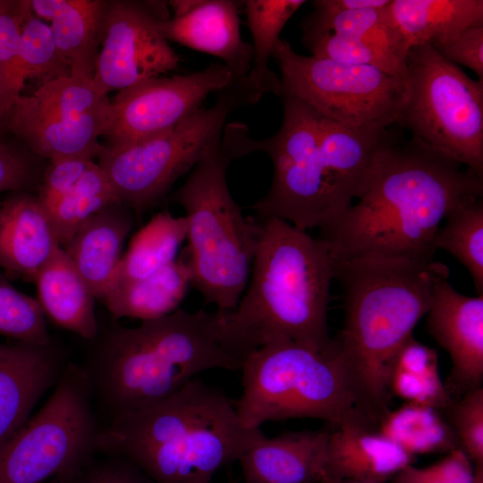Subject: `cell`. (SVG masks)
I'll list each match as a JSON object with an SVG mask.
<instances>
[{"mask_svg":"<svg viewBox=\"0 0 483 483\" xmlns=\"http://www.w3.org/2000/svg\"><path fill=\"white\" fill-rule=\"evenodd\" d=\"M411 138L393 132L367 191L319 228L334 261L379 255L432 260L448 213L483 195V178Z\"/></svg>","mask_w":483,"mask_h":483,"instance_id":"6da1fadb","label":"cell"},{"mask_svg":"<svg viewBox=\"0 0 483 483\" xmlns=\"http://www.w3.org/2000/svg\"><path fill=\"white\" fill-rule=\"evenodd\" d=\"M441 262L368 255L334 261L343 323L334 339L354 407L377 425L390 410L394 359L430 307Z\"/></svg>","mask_w":483,"mask_h":483,"instance_id":"7a4b0ae2","label":"cell"},{"mask_svg":"<svg viewBox=\"0 0 483 483\" xmlns=\"http://www.w3.org/2000/svg\"><path fill=\"white\" fill-rule=\"evenodd\" d=\"M258 220L262 233L250 285L233 310L219 311L221 344L241 362L276 342L331 348L334 261L326 244L283 219Z\"/></svg>","mask_w":483,"mask_h":483,"instance_id":"3957f363","label":"cell"},{"mask_svg":"<svg viewBox=\"0 0 483 483\" xmlns=\"http://www.w3.org/2000/svg\"><path fill=\"white\" fill-rule=\"evenodd\" d=\"M221 313L175 311L135 327L114 326L81 366L95 406L111 420L156 405L204 371H237L220 342Z\"/></svg>","mask_w":483,"mask_h":483,"instance_id":"277c9868","label":"cell"},{"mask_svg":"<svg viewBox=\"0 0 483 483\" xmlns=\"http://www.w3.org/2000/svg\"><path fill=\"white\" fill-rule=\"evenodd\" d=\"M263 436L242 425L223 391L196 377L156 405L109 420L97 453L129 460L154 483H209Z\"/></svg>","mask_w":483,"mask_h":483,"instance_id":"5b68a950","label":"cell"},{"mask_svg":"<svg viewBox=\"0 0 483 483\" xmlns=\"http://www.w3.org/2000/svg\"><path fill=\"white\" fill-rule=\"evenodd\" d=\"M283 122L270 138L256 140L239 123L226 124L222 148L230 160L267 154L274 174L268 191L253 206L258 219L279 218L307 231L327 225L360 198V191L321 140L319 114L302 101L281 96Z\"/></svg>","mask_w":483,"mask_h":483,"instance_id":"8992f818","label":"cell"},{"mask_svg":"<svg viewBox=\"0 0 483 483\" xmlns=\"http://www.w3.org/2000/svg\"><path fill=\"white\" fill-rule=\"evenodd\" d=\"M221 139L222 133L212 140L172 199L185 211L187 245L182 251L191 285L206 303L225 313L237 306L248 284L262 226L258 219L245 217L231 195V160Z\"/></svg>","mask_w":483,"mask_h":483,"instance_id":"52a82bcc","label":"cell"},{"mask_svg":"<svg viewBox=\"0 0 483 483\" xmlns=\"http://www.w3.org/2000/svg\"><path fill=\"white\" fill-rule=\"evenodd\" d=\"M240 370L242 393L234 404L249 428L295 418L335 423L354 407L335 341L326 350L273 343L250 353Z\"/></svg>","mask_w":483,"mask_h":483,"instance_id":"ba28073f","label":"cell"},{"mask_svg":"<svg viewBox=\"0 0 483 483\" xmlns=\"http://www.w3.org/2000/svg\"><path fill=\"white\" fill-rule=\"evenodd\" d=\"M263 93L248 76L233 80L216 92L215 104L200 108L176 126L122 148L103 145L98 165L118 200L141 214L155 207L174 183L196 165L228 116L254 105Z\"/></svg>","mask_w":483,"mask_h":483,"instance_id":"9c48e42d","label":"cell"},{"mask_svg":"<svg viewBox=\"0 0 483 483\" xmlns=\"http://www.w3.org/2000/svg\"><path fill=\"white\" fill-rule=\"evenodd\" d=\"M404 83L398 124L483 178V80L470 78L432 46L419 45L408 50Z\"/></svg>","mask_w":483,"mask_h":483,"instance_id":"30bf717a","label":"cell"},{"mask_svg":"<svg viewBox=\"0 0 483 483\" xmlns=\"http://www.w3.org/2000/svg\"><path fill=\"white\" fill-rule=\"evenodd\" d=\"M41 409L0 450V483H46L82 470L101 431L81 366L68 362Z\"/></svg>","mask_w":483,"mask_h":483,"instance_id":"8fae6325","label":"cell"},{"mask_svg":"<svg viewBox=\"0 0 483 483\" xmlns=\"http://www.w3.org/2000/svg\"><path fill=\"white\" fill-rule=\"evenodd\" d=\"M273 57L281 71L279 97H293L346 126L398 124L406 101L402 80L375 67L302 55L284 39Z\"/></svg>","mask_w":483,"mask_h":483,"instance_id":"7c38bea8","label":"cell"},{"mask_svg":"<svg viewBox=\"0 0 483 483\" xmlns=\"http://www.w3.org/2000/svg\"><path fill=\"white\" fill-rule=\"evenodd\" d=\"M109 105L93 80L62 77L21 95L4 125L37 156L93 160L103 148Z\"/></svg>","mask_w":483,"mask_h":483,"instance_id":"4fadbf2b","label":"cell"},{"mask_svg":"<svg viewBox=\"0 0 483 483\" xmlns=\"http://www.w3.org/2000/svg\"><path fill=\"white\" fill-rule=\"evenodd\" d=\"M171 16L167 2L103 1L93 82L107 95L178 67L180 58L159 25Z\"/></svg>","mask_w":483,"mask_h":483,"instance_id":"5bb4252c","label":"cell"},{"mask_svg":"<svg viewBox=\"0 0 483 483\" xmlns=\"http://www.w3.org/2000/svg\"><path fill=\"white\" fill-rule=\"evenodd\" d=\"M233 78L222 63L173 77H153L118 90L110 101L102 138L106 147L122 148L164 132L200 108L212 92Z\"/></svg>","mask_w":483,"mask_h":483,"instance_id":"9a60e30c","label":"cell"},{"mask_svg":"<svg viewBox=\"0 0 483 483\" xmlns=\"http://www.w3.org/2000/svg\"><path fill=\"white\" fill-rule=\"evenodd\" d=\"M426 315L428 333L452 361L445 384L450 395L461 396L482 386L483 295H463L449 284L448 278H443L433 288Z\"/></svg>","mask_w":483,"mask_h":483,"instance_id":"2e32d148","label":"cell"},{"mask_svg":"<svg viewBox=\"0 0 483 483\" xmlns=\"http://www.w3.org/2000/svg\"><path fill=\"white\" fill-rule=\"evenodd\" d=\"M232 0H172L173 15L159 29L167 39L214 55L233 77L247 76L251 69L252 46L240 32L238 6Z\"/></svg>","mask_w":483,"mask_h":483,"instance_id":"e0dca14e","label":"cell"},{"mask_svg":"<svg viewBox=\"0 0 483 483\" xmlns=\"http://www.w3.org/2000/svg\"><path fill=\"white\" fill-rule=\"evenodd\" d=\"M326 429L324 479L385 483L413 462L355 407Z\"/></svg>","mask_w":483,"mask_h":483,"instance_id":"ac0fdd59","label":"cell"},{"mask_svg":"<svg viewBox=\"0 0 483 483\" xmlns=\"http://www.w3.org/2000/svg\"><path fill=\"white\" fill-rule=\"evenodd\" d=\"M68 362L54 343H0V450L30 419L41 396L55 386Z\"/></svg>","mask_w":483,"mask_h":483,"instance_id":"d6986e66","label":"cell"},{"mask_svg":"<svg viewBox=\"0 0 483 483\" xmlns=\"http://www.w3.org/2000/svg\"><path fill=\"white\" fill-rule=\"evenodd\" d=\"M326 439V428L263 436L238 460L244 483H320Z\"/></svg>","mask_w":483,"mask_h":483,"instance_id":"ffe728a7","label":"cell"},{"mask_svg":"<svg viewBox=\"0 0 483 483\" xmlns=\"http://www.w3.org/2000/svg\"><path fill=\"white\" fill-rule=\"evenodd\" d=\"M60 246L38 197L17 193L0 204V267L7 273L33 281Z\"/></svg>","mask_w":483,"mask_h":483,"instance_id":"44dd1931","label":"cell"},{"mask_svg":"<svg viewBox=\"0 0 483 483\" xmlns=\"http://www.w3.org/2000/svg\"><path fill=\"white\" fill-rule=\"evenodd\" d=\"M133 215L122 202L109 205L62 246L96 299L101 300L111 284L133 226Z\"/></svg>","mask_w":483,"mask_h":483,"instance_id":"7402d4cb","label":"cell"},{"mask_svg":"<svg viewBox=\"0 0 483 483\" xmlns=\"http://www.w3.org/2000/svg\"><path fill=\"white\" fill-rule=\"evenodd\" d=\"M38 301L57 326L92 341L98 332L90 288L60 246L33 278Z\"/></svg>","mask_w":483,"mask_h":483,"instance_id":"603a6c76","label":"cell"},{"mask_svg":"<svg viewBox=\"0 0 483 483\" xmlns=\"http://www.w3.org/2000/svg\"><path fill=\"white\" fill-rule=\"evenodd\" d=\"M102 0H30L33 13L49 21L71 76L93 79L99 49Z\"/></svg>","mask_w":483,"mask_h":483,"instance_id":"cb8c5ba5","label":"cell"},{"mask_svg":"<svg viewBox=\"0 0 483 483\" xmlns=\"http://www.w3.org/2000/svg\"><path fill=\"white\" fill-rule=\"evenodd\" d=\"M389 8L409 48L430 45L438 49L466 30L483 25L482 0H391Z\"/></svg>","mask_w":483,"mask_h":483,"instance_id":"d4e9b609","label":"cell"},{"mask_svg":"<svg viewBox=\"0 0 483 483\" xmlns=\"http://www.w3.org/2000/svg\"><path fill=\"white\" fill-rule=\"evenodd\" d=\"M190 285L191 272L182 251L152 275L110 287L101 301L115 319H156L175 311Z\"/></svg>","mask_w":483,"mask_h":483,"instance_id":"484cf974","label":"cell"},{"mask_svg":"<svg viewBox=\"0 0 483 483\" xmlns=\"http://www.w3.org/2000/svg\"><path fill=\"white\" fill-rule=\"evenodd\" d=\"M186 235L185 216L176 217L169 212L154 216L131 238L108 289L147 277L175 260Z\"/></svg>","mask_w":483,"mask_h":483,"instance_id":"4316f807","label":"cell"},{"mask_svg":"<svg viewBox=\"0 0 483 483\" xmlns=\"http://www.w3.org/2000/svg\"><path fill=\"white\" fill-rule=\"evenodd\" d=\"M312 5L313 10L301 22V29L355 38L406 63L409 47L394 21L390 4L343 12L325 9L315 1Z\"/></svg>","mask_w":483,"mask_h":483,"instance_id":"83f0119b","label":"cell"},{"mask_svg":"<svg viewBox=\"0 0 483 483\" xmlns=\"http://www.w3.org/2000/svg\"><path fill=\"white\" fill-rule=\"evenodd\" d=\"M388 386L392 397L438 411H445L453 401L441 380L437 352L413 336L398 352Z\"/></svg>","mask_w":483,"mask_h":483,"instance_id":"f1b7e54d","label":"cell"},{"mask_svg":"<svg viewBox=\"0 0 483 483\" xmlns=\"http://www.w3.org/2000/svg\"><path fill=\"white\" fill-rule=\"evenodd\" d=\"M382 435L406 453H449L459 448L455 434L440 411L404 402L389 410L377 424Z\"/></svg>","mask_w":483,"mask_h":483,"instance_id":"f546056e","label":"cell"},{"mask_svg":"<svg viewBox=\"0 0 483 483\" xmlns=\"http://www.w3.org/2000/svg\"><path fill=\"white\" fill-rule=\"evenodd\" d=\"M242 3L253 40L252 64L248 77L263 94L273 93L278 97L280 79L269 68L268 62L281 39L282 30L306 1L247 0Z\"/></svg>","mask_w":483,"mask_h":483,"instance_id":"4dcf8cb0","label":"cell"},{"mask_svg":"<svg viewBox=\"0 0 483 483\" xmlns=\"http://www.w3.org/2000/svg\"><path fill=\"white\" fill-rule=\"evenodd\" d=\"M436 235L443 249L469 271L478 295H483V199L472 198L452 209Z\"/></svg>","mask_w":483,"mask_h":483,"instance_id":"1f68e13d","label":"cell"},{"mask_svg":"<svg viewBox=\"0 0 483 483\" xmlns=\"http://www.w3.org/2000/svg\"><path fill=\"white\" fill-rule=\"evenodd\" d=\"M120 202L106 174L94 161L75 187L49 213L61 246L90 218Z\"/></svg>","mask_w":483,"mask_h":483,"instance_id":"d6a6232c","label":"cell"},{"mask_svg":"<svg viewBox=\"0 0 483 483\" xmlns=\"http://www.w3.org/2000/svg\"><path fill=\"white\" fill-rule=\"evenodd\" d=\"M30 0H0V116L5 124L26 77L21 56V26Z\"/></svg>","mask_w":483,"mask_h":483,"instance_id":"836d02e7","label":"cell"},{"mask_svg":"<svg viewBox=\"0 0 483 483\" xmlns=\"http://www.w3.org/2000/svg\"><path fill=\"white\" fill-rule=\"evenodd\" d=\"M311 55L356 65L375 67L404 81L406 63L352 37L301 29Z\"/></svg>","mask_w":483,"mask_h":483,"instance_id":"e575fe53","label":"cell"},{"mask_svg":"<svg viewBox=\"0 0 483 483\" xmlns=\"http://www.w3.org/2000/svg\"><path fill=\"white\" fill-rule=\"evenodd\" d=\"M21 56L26 80H37L39 86L71 76L49 24L33 13L30 3L21 26Z\"/></svg>","mask_w":483,"mask_h":483,"instance_id":"d590c367","label":"cell"},{"mask_svg":"<svg viewBox=\"0 0 483 483\" xmlns=\"http://www.w3.org/2000/svg\"><path fill=\"white\" fill-rule=\"evenodd\" d=\"M0 335L20 343L48 345L46 315L38 301L17 290L0 270Z\"/></svg>","mask_w":483,"mask_h":483,"instance_id":"8d00e7d4","label":"cell"},{"mask_svg":"<svg viewBox=\"0 0 483 483\" xmlns=\"http://www.w3.org/2000/svg\"><path fill=\"white\" fill-rule=\"evenodd\" d=\"M459 448L474 465L483 463V387L465 392L445 410Z\"/></svg>","mask_w":483,"mask_h":483,"instance_id":"74e56055","label":"cell"},{"mask_svg":"<svg viewBox=\"0 0 483 483\" xmlns=\"http://www.w3.org/2000/svg\"><path fill=\"white\" fill-rule=\"evenodd\" d=\"M475 465L456 448L440 461L423 468L409 464L397 472L390 483H474Z\"/></svg>","mask_w":483,"mask_h":483,"instance_id":"f35d334b","label":"cell"},{"mask_svg":"<svg viewBox=\"0 0 483 483\" xmlns=\"http://www.w3.org/2000/svg\"><path fill=\"white\" fill-rule=\"evenodd\" d=\"M92 162L79 157L50 160L37 196L48 213L75 187Z\"/></svg>","mask_w":483,"mask_h":483,"instance_id":"ab89813d","label":"cell"},{"mask_svg":"<svg viewBox=\"0 0 483 483\" xmlns=\"http://www.w3.org/2000/svg\"><path fill=\"white\" fill-rule=\"evenodd\" d=\"M77 474L76 483H154L129 460L98 453Z\"/></svg>","mask_w":483,"mask_h":483,"instance_id":"60d3db41","label":"cell"},{"mask_svg":"<svg viewBox=\"0 0 483 483\" xmlns=\"http://www.w3.org/2000/svg\"><path fill=\"white\" fill-rule=\"evenodd\" d=\"M436 50L452 64L470 69L479 80H483V25L466 30L452 43Z\"/></svg>","mask_w":483,"mask_h":483,"instance_id":"b9f144b4","label":"cell"},{"mask_svg":"<svg viewBox=\"0 0 483 483\" xmlns=\"http://www.w3.org/2000/svg\"><path fill=\"white\" fill-rule=\"evenodd\" d=\"M35 174L30 157L0 140V193L25 189L34 181Z\"/></svg>","mask_w":483,"mask_h":483,"instance_id":"7bdbcfd3","label":"cell"},{"mask_svg":"<svg viewBox=\"0 0 483 483\" xmlns=\"http://www.w3.org/2000/svg\"><path fill=\"white\" fill-rule=\"evenodd\" d=\"M391 0H316L319 6L334 11L343 12L360 10L367 8L384 7L390 4Z\"/></svg>","mask_w":483,"mask_h":483,"instance_id":"ee69618b","label":"cell"},{"mask_svg":"<svg viewBox=\"0 0 483 483\" xmlns=\"http://www.w3.org/2000/svg\"><path fill=\"white\" fill-rule=\"evenodd\" d=\"M80 471L75 472V473H71V474H66V475H62V476L55 477V478L47 481L46 483H76V477H77V474Z\"/></svg>","mask_w":483,"mask_h":483,"instance_id":"f6af8a7d","label":"cell"},{"mask_svg":"<svg viewBox=\"0 0 483 483\" xmlns=\"http://www.w3.org/2000/svg\"><path fill=\"white\" fill-rule=\"evenodd\" d=\"M474 483H483V463L475 465Z\"/></svg>","mask_w":483,"mask_h":483,"instance_id":"bcb514c9","label":"cell"},{"mask_svg":"<svg viewBox=\"0 0 483 483\" xmlns=\"http://www.w3.org/2000/svg\"><path fill=\"white\" fill-rule=\"evenodd\" d=\"M320 483H370V482H363V481L350 480V479H324Z\"/></svg>","mask_w":483,"mask_h":483,"instance_id":"7dc6e473","label":"cell"},{"mask_svg":"<svg viewBox=\"0 0 483 483\" xmlns=\"http://www.w3.org/2000/svg\"></svg>","mask_w":483,"mask_h":483,"instance_id":"c3c4849f","label":"cell"}]
</instances>
